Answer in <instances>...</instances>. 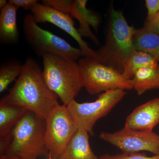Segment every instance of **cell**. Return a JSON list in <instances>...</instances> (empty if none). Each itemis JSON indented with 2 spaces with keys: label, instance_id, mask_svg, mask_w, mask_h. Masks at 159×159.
<instances>
[{
  "label": "cell",
  "instance_id": "1",
  "mask_svg": "<svg viewBox=\"0 0 159 159\" xmlns=\"http://www.w3.org/2000/svg\"><path fill=\"white\" fill-rule=\"evenodd\" d=\"M2 99L33 112L45 119L59 105L58 97L46 84L43 70L31 57L25 61L14 85Z\"/></svg>",
  "mask_w": 159,
  "mask_h": 159
},
{
  "label": "cell",
  "instance_id": "2",
  "mask_svg": "<svg viewBox=\"0 0 159 159\" xmlns=\"http://www.w3.org/2000/svg\"><path fill=\"white\" fill-rule=\"evenodd\" d=\"M134 30L129 25L123 12L116 10L111 5L107 16L105 43L95 51L96 59L122 74L125 61L135 50Z\"/></svg>",
  "mask_w": 159,
  "mask_h": 159
},
{
  "label": "cell",
  "instance_id": "3",
  "mask_svg": "<svg viewBox=\"0 0 159 159\" xmlns=\"http://www.w3.org/2000/svg\"><path fill=\"white\" fill-rule=\"evenodd\" d=\"M42 57L46 84L63 104L67 105L84 87L78 62L54 54H46Z\"/></svg>",
  "mask_w": 159,
  "mask_h": 159
},
{
  "label": "cell",
  "instance_id": "4",
  "mask_svg": "<svg viewBox=\"0 0 159 159\" xmlns=\"http://www.w3.org/2000/svg\"><path fill=\"white\" fill-rule=\"evenodd\" d=\"M45 119L27 111L11 132L10 143L5 154L23 159L49 156L45 140Z\"/></svg>",
  "mask_w": 159,
  "mask_h": 159
},
{
  "label": "cell",
  "instance_id": "5",
  "mask_svg": "<svg viewBox=\"0 0 159 159\" xmlns=\"http://www.w3.org/2000/svg\"><path fill=\"white\" fill-rule=\"evenodd\" d=\"M23 29L26 42L39 56L54 54L77 61L84 57L80 49L74 48L63 39L40 28L31 13L24 17Z\"/></svg>",
  "mask_w": 159,
  "mask_h": 159
},
{
  "label": "cell",
  "instance_id": "6",
  "mask_svg": "<svg viewBox=\"0 0 159 159\" xmlns=\"http://www.w3.org/2000/svg\"><path fill=\"white\" fill-rule=\"evenodd\" d=\"M83 77L84 88L91 95L111 90L133 89L131 80L93 57H83L78 61Z\"/></svg>",
  "mask_w": 159,
  "mask_h": 159
},
{
  "label": "cell",
  "instance_id": "7",
  "mask_svg": "<svg viewBox=\"0 0 159 159\" xmlns=\"http://www.w3.org/2000/svg\"><path fill=\"white\" fill-rule=\"evenodd\" d=\"M126 94L125 90H111L102 93L95 101L80 103L75 99L66 106L76 127L93 134L99 119L105 116Z\"/></svg>",
  "mask_w": 159,
  "mask_h": 159
},
{
  "label": "cell",
  "instance_id": "8",
  "mask_svg": "<svg viewBox=\"0 0 159 159\" xmlns=\"http://www.w3.org/2000/svg\"><path fill=\"white\" fill-rule=\"evenodd\" d=\"M45 140L50 156L60 159L77 130L66 106H57L46 118Z\"/></svg>",
  "mask_w": 159,
  "mask_h": 159
},
{
  "label": "cell",
  "instance_id": "9",
  "mask_svg": "<svg viewBox=\"0 0 159 159\" xmlns=\"http://www.w3.org/2000/svg\"><path fill=\"white\" fill-rule=\"evenodd\" d=\"M99 138L119 148L123 153L147 151L155 155H159V135L153 131L124 127L115 132H101Z\"/></svg>",
  "mask_w": 159,
  "mask_h": 159
},
{
  "label": "cell",
  "instance_id": "10",
  "mask_svg": "<svg viewBox=\"0 0 159 159\" xmlns=\"http://www.w3.org/2000/svg\"><path fill=\"white\" fill-rule=\"evenodd\" d=\"M34 21L38 23H49L57 26L73 38L82 51L84 57L97 58L95 51L90 48L87 43L75 27V22L69 14L63 13L50 6L39 2L31 10Z\"/></svg>",
  "mask_w": 159,
  "mask_h": 159
},
{
  "label": "cell",
  "instance_id": "11",
  "mask_svg": "<svg viewBox=\"0 0 159 159\" xmlns=\"http://www.w3.org/2000/svg\"><path fill=\"white\" fill-rule=\"evenodd\" d=\"M159 124V98L139 106L127 117L124 127L135 130L152 131Z\"/></svg>",
  "mask_w": 159,
  "mask_h": 159
},
{
  "label": "cell",
  "instance_id": "12",
  "mask_svg": "<svg viewBox=\"0 0 159 159\" xmlns=\"http://www.w3.org/2000/svg\"><path fill=\"white\" fill-rule=\"evenodd\" d=\"M87 3V0H72L68 13L79 22L78 31L81 36L89 38L94 43L99 45V39L91 31L90 27L97 32L100 24V17L97 13L88 9Z\"/></svg>",
  "mask_w": 159,
  "mask_h": 159
},
{
  "label": "cell",
  "instance_id": "13",
  "mask_svg": "<svg viewBox=\"0 0 159 159\" xmlns=\"http://www.w3.org/2000/svg\"><path fill=\"white\" fill-rule=\"evenodd\" d=\"M18 8L8 1L0 13V42L3 44L13 45L19 41L17 24Z\"/></svg>",
  "mask_w": 159,
  "mask_h": 159
},
{
  "label": "cell",
  "instance_id": "14",
  "mask_svg": "<svg viewBox=\"0 0 159 159\" xmlns=\"http://www.w3.org/2000/svg\"><path fill=\"white\" fill-rule=\"evenodd\" d=\"M89 134L84 129H78L60 159H99L91 148Z\"/></svg>",
  "mask_w": 159,
  "mask_h": 159
},
{
  "label": "cell",
  "instance_id": "15",
  "mask_svg": "<svg viewBox=\"0 0 159 159\" xmlns=\"http://www.w3.org/2000/svg\"><path fill=\"white\" fill-rule=\"evenodd\" d=\"M28 111L1 99L0 101V139L11 133Z\"/></svg>",
  "mask_w": 159,
  "mask_h": 159
},
{
  "label": "cell",
  "instance_id": "16",
  "mask_svg": "<svg viewBox=\"0 0 159 159\" xmlns=\"http://www.w3.org/2000/svg\"><path fill=\"white\" fill-rule=\"evenodd\" d=\"M133 39L135 50L148 53L159 62V34L143 26L135 29Z\"/></svg>",
  "mask_w": 159,
  "mask_h": 159
},
{
  "label": "cell",
  "instance_id": "17",
  "mask_svg": "<svg viewBox=\"0 0 159 159\" xmlns=\"http://www.w3.org/2000/svg\"><path fill=\"white\" fill-rule=\"evenodd\" d=\"M131 80L133 89L139 95L150 90L159 89V65L139 69Z\"/></svg>",
  "mask_w": 159,
  "mask_h": 159
},
{
  "label": "cell",
  "instance_id": "18",
  "mask_svg": "<svg viewBox=\"0 0 159 159\" xmlns=\"http://www.w3.org/2000/svg\"><path fill=\"white\" fill-rule=\"evenodd\" d=\"M159 65L158 61L150 54L135 50L125 61L122 74L126 79L131 80L139 69L147 67H156Z\"/></svg>",
  "mask_w": 159,
  "mask_h": 159
},
{
  "label": "cell",
  "instance_id": "19",
  "mask_svg": "<svg viewBox=\"0 0 159 159\" xmlns=\"http://www.w3.org/2000/svg\"><path fill=\"white\" fill-rule=\"evenodd\" d=\"M23 64L16 60L9 59L0 66V93H3L9 84L16 80L22 69Z\"/></svg>",
  "mask_w": 159,
  "mask_h": 159
},
{
  "label": "cell",
  "instance_id": "20",
  "mask_svg": "<svg viewBox=\"0 0 159 159\" xmlns=\"http://www.w3.org/2000/svg\"><path fill=\"white\" fill-rule=\"evenodd\" d=\"M99 159H159V155L148 157L145 154L140 153H123L115 155L104 154L99 157Z\"/></svg>",
  "mask_w": 159,
  "mask_h": 159
},
{
  "label": "cell",
  "instance_id": "21",
  "mask_svg": "<svg viewBox=\"0 0 159 159\" xmlns=\"http://www.w3.org/2000/svg\"><path fill=\"white\" fill-rule=\"evenodd\" d=\"M72 0H43L42 4L63 13L69 14V9Z\"/></svg>",
  "mask_w": 159,
  "mask_h": 159
},
{
  "label": "cell",
  "instance_id": "22",
  "mask_svg": "<svg viewBox=\"0 0 159 159\" xmlns=\"http://www.w3.org/2000/svg\"><path fill=\"white\" fill-rule=\"evenodd\" d=\"M145 6L147 10V17L145 21H149L159 11V0H145Z\"/></svg>",
  "mask_w": 159,
  "mask_h": 159
},
{
  "label": "cell",
  "instance_id": "23",
  "mask_svg": "<svg viewBox=\"0 0 159 159\" xmlns=\"http://www.w3.org/2000/svg\"><path fill=\"white\" fill-rule=\"evenodd\" d=\"M9 2L17 8L21 7L27 10H31L39 3V1L37 0H9Z\"/></svg>",
  "mask_w": 159,
  "mask_h": 159
},
{
  "label": "cell",
  "instance_id": "24",
  "mask_svg": "<svg viewBox=\"0 0 159 159\" xmlns=\"http://www.w3.org/2000/svg\"><path fill=\"white\" fill-rule=\"evenodd\" d=\"M144 27L159 34V11L149 21H145Z\"/></svg>",
  "mask_w": 159,
  "mask_h": 159
},
{
  "label": "cell",
  "instance_id": "25",
  "mask_svg": "<svg viewBox=\"0 0 159 159\" xmlns=\"http://www.w3.org/2000/svg\"><path fill=\"white\" fill-rule=\"evenodd\" d=\"M0 159H23L19 157L15 156L9 155H2L0 157Z\"/></svg>",
  "mask_w": 159,
  "mask_h": 159
},
{
  "label": "cell",
  "instance_id": "26",
  "mask_svg": "<svg viewBox=\"0 0 159 159\" xmlns=\"http://www.w3.org/2000/svg\"><path fill=\"white\" fill-rule=\"evenodd\" d=\"M8 2L6 0H1L0 1V9H2L6 7V5L8 4Z\"/></svg>",
  "mask_w": 159,
  "mask_h": 159
},
{
  "label": "cell",
  "instance_id": "27",
  "mask_svg": "<svg viewBox=\"0 0 159 159\" xmlns=\"http://www.w3.org/2000/svg\"><path fill=\"white\" fill-rule=\"evenodd\" d=\"M47 159H54L52 158L51 157V156H50V155H49L48 158Z\"/></svg>",
  "mask_w": 159,
  "mask_h": 159
}]
</instances>
